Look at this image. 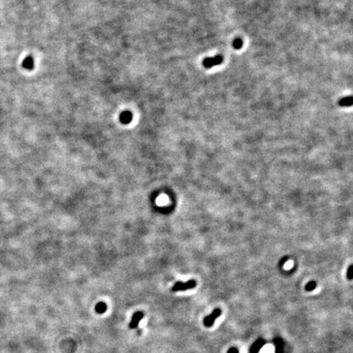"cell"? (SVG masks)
I'll return each instance as SVG.
<instances>
[{
	"instance_id": "6da1fadb",
	"label": "cell",
	"mask_w": 353,
	"mask_h": 353,
	"mask_svg": "<svg viewBox=\"0 0 353 353\" xmlns=\"http://www.w3.org/2000/svg\"><path fill=\"white\" fill-rule=\"evenodd\" d=\"M196 286V281L194 279H190L186 282L177 281L176 282L172 287V292H179V291H185L191 289Z\"/></svg>"
},
{
	"instance_id": "7a4b0ae2",
	"label": "cell",
	"mask_w": 353,
	"mask_h": 353,
	"mask_svg": "<svg viewBox=\"0 0 353 353\" xmlns=\"http://www.w3.org/2000/svg\"><path fill=\"white\" fill-rule=\"evenodd\" d=\"M223 56H221V55H217V56H212V57H206L203 60L202 64L205 68H212V66L221 64L223 62Z\"/></svg>"
},
{
	"instance_id": "3957f363",
	"label": "cell",
	"mask_w": 353,
	"mask_h": 353,
	"mask_svg": "<svg viewBox=\"0 0 353 353\" xmlns=\"http://www.w3.org/2000/svg\"><path fill=\"white\" fill-rule=\"evenodd\" d=\"M221 309L217 308L215 309V310H213V311L211 313L210 315H207V316L203 319V324H204L206 327H208V328L212 327L213 323H214V321L216 320V319L218 318L219 316L221 315Z\"/></svg>"
},
{
	"instance_id": "277c9868",
	"label": "cell",
	"mask_w": 353,
	"mask_h": 353,
	"mask_svg": "<svg viewBox=\"0 0 353 353\" xmlns=\"http://www.w3.org/2000/svg\"><path fill=\"white\" fill-rule=\"evenodd\" d=\"M144 317V313L142 311H136L135 312L132 316L131 321L129 323V328L131 329L136 328V327L138 326L139 323L141 321V319Z\"/></svg>"
},
{
	"instance_id": "5b68a950",
	"label": "cell",
	"mask_w": 353,
	"mask_h": 353,
	"mask_svg": "<svg viewBox=\"0 0 353 353\" xmlns=\"http://www.w3.org/2000/svg\"><path fill=\"white\" fill-rule=\"evenodd\" d=\"M119 118H120L121 123H124V124H127V123H129L132 120V114L128 110H126V111H123L120 114Z\"/></svg>"
},
{
	"instance_id": "8992f818",
	"label": "cell",
	"mask_w": 353,
	"mask_h": 353,
	"mask_svg": "<svg viewBox=\"0 0 353 353\" xmlns=\"http://www.w3.org/2000/svg\"><path fill=\"white\" fill-rule=\"evenodd\" d=\"M34 59H33V57H31V56H27V57H25L22 62V67L25 69H29V70H30V69H32L34 68Z\"/></svg>"
},
{
	"instance_id": "52a82bcc",
	"label": "cell",
	"mask_w": 353,
	"mask_h": 353,
	"mask_svg": "<svg viewBox=\"0 0 353 353\" xmlns=\"http://www.w3.org/2000/svg\"><path fill=\"white\" fill-rule=\"evenodd\" d=\"M352 96H345L338 101V105L341 106H351L352 105Z\"/></svg>"
},
{
	"instance_id": "ba28073f",
	"label": "cell",
	"mask_w": 353,
	"mask_h": 353,
	"mask_svg": "<svg viewBox=\"0 0 353 353\" xmlns=\"http://www.w3.org/2000/svg\"><path fill=\"white\" fill-rule=\"evenodd\" d=\"M106 310H107V306H106V304L105 302H98L96 305V306H95V311L98 314H102V313L105 312Z\"/></svg>"
},
{
	"instance_id": "9c48e42d",
	"label": "cell",
	"mask_w": 353,
	"mask_h": 353,
	"mask_svg": "<svg viewBox=\"0 0 353 353\" xmlns=\"http://www.w3.org/2000/svg\"><path fill=\"white\" fill-rule=\"evenodd\" d=\"M274 342H275V345L277 346H276V351H275V353H282V351H283V342H282L281 339H279V338H275Z\"/></svg>"
},
{
	"instance_id": "30bf717a",
	"label": "cell",
	"mask_w": 353,
	"mask_h": 353,
	"mask_svg": "<svg viewBox=\"0 0 353 353\" xmlns=\"http://www.w3.org/2000/svg\"><path fill=\"white\" fill-rule=\"evenodd\" d=\"M232 45L234 48H235V49H239V48H241L242 46H243V40L239 38H235V40L233 41Z\"/></svg>"
},
{
	"instance_id": "8fae6325",
	"label": "cell",
	"mask_w": 353,
	"mask_h": 353,
	"mask_svg": "<svg viewBox=\"0 0 353 353\" xmlns=\"http://www.w3.org/2000/svg\"><path fill=\"white\" fill-rule=\"evenodd\" d=\"M315 287H316V283H315V281L311 280V281L308 282V283L306 284V286H305V290L307 291V292H311V291L315 289Z\"/></svg>"
},
{
	"instance_id": "7c38bea8",
	"label": "cell",
	"mask_w": 353,
	"mask_h": 353,
	"mask_svg": "<svg viewBox=\"0 0 353 353\" xmlns=\"http://www.w3.org/2000/svg\"><path fill=\"white\" fill-rule=\"evenodd\" d=\"M352 270H353V266L352 265H351V266H349V268L347 269V271H346V276H347V278H348V279H352Z\"/></svg>"
},
{
	"instance_id": "4fadbf2b",
	"label": "cell",
	"mask_w": 353,
	"mask_h": 353,
	"mask_svg": "<svg viewBox=\"0 0 353 353\" xmlns=\"http://www.w3.org/2000/svg\"><path fill=\"white\" fill-rule=\"evenodd\" d=\"M227 353H239V351H238V349L235 348V347H231V348H230L228 350Z\"/></svg>"
}]
</instances>
